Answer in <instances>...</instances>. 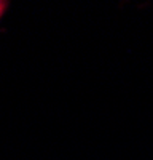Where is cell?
<instances>
[{
    "label": "cell",
    "instance_id": "cell-1",
    "mask_svg": "<svg viewBox=\"0 0 153 160\" xmlns=\"http://www.w3.org/2000/svg\"><path fill=\"white\" fill-rule=\"evenodd\" d=\"M5 8H7V2H0V18H2V15H3Z\"/></svg>",
    "mask_w": 153,
    "mask_h": 160
}]
</instances>
